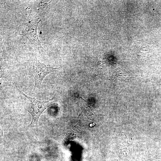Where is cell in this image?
Instances as JSON below:
<instances>
[{
	"instance_id": "3",
	"label": "cell",
	"mask_w": 161,
	"mask_h": 161,
	"mask_svg": "<svg viewBox=\"0 0 161 161\" xmlns=\"http://www.w3.org/2000/svg\"><path fill=\"white\" fill-rule=\"evenodd\" d=\"M15 87L16 89L20 93L24 95L30 102L33 110L31 112L29 111L32 117V120L31 126L32 127L37 126L38 120L40 115L47 108L55 104V95L48 101H40L36 100L34 97L32 98L25 94L22 91L19 89L16 85Z\"/></svg>"
},
{
	"instance_id": "2",
	"label": "cell",
	"mask_w": 161,
	"mask_h": 161,
	"mask_svg": "<svg viewBox=\"0 0 161 161\" xmlns=\"http://www.w3.org/2000/svg\"><path fill=\"white\" fill-rule=\"evenodd\" d=\"M61 68H54L41 63L37 59L35 55L33 54L32 61L29 73L35 80L34 90H40L43 80L45 77L51 73L59 72Z\"/></svg>"
},
{
	"instance_id": "6",
	"label": "cell",
	"mask_w": 161,
	"mask_h": 161,
	"mask_svg": "<svg viewBox=\"0 0 161 161\" xmlns=\"http://www.w3.org/2000/svg\"><path fill=\"white\" fill-rule=\"evenodd\" d=\"M117 160L118 161H118V160Z\"/></svg>"
},
{
	"instance_id": "5",
	"label": "cell",
	"mask_w": 161,
	"mask_h": 161,
	"mask_svg": "<svg viewBox=\"0 0 161 161\" xmlns=\"http://www.w3.org/2000/svg\"><path fill=\"white\" fill-rule=\"evenodd\" d=\"M1 78H5L11 81L12 78L9 71L8 67L6 65V63L1 62Z\"/></svg>"
},
{
	"instance_id": "1",
	"label": "cell",
	"mask_w": 161,
	"mask_h": 161,
	"mask_svg": "<svg viewBox=\"0 0 161 161\" xmlns=\"http://www.w3.org/2000/svg\"><path fill=\"white\" fill-rule=\"evenodd\" d=\"M40 21L39 18L36 17L29 22L22 23L19 26L16 34L26 37L36 50L40 52L39 48H42L38 34V26Z\"/></svg>"
},
{
	"instance_id": "4",
	"label": "cell",
	"mask_w": 161,
	"mask_h": 161,
	"mask_svg": "<svg viewBox=\"0 0 161 161\" xmlns=\"http://www.w3.org/2000/svg\"><path fill=\"white\" fill-rule=\"evenodd\" d=\"M123 133L125 135L127 138L128 145L126 147L123 149H119L118 148V151L119 153L121 156L124 157H128L131 155L133 149V144L132 140L133 131H132V143H128V138L125 133L124 132H123Z\"/></svg>"
}]
</instances>
